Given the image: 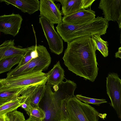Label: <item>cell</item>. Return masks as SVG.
Here are the masks:
<instances>
[{"instance_id":"obj_9","label":"cell","mask_w":121,"mask_h":121,"mask_svg":"<svg viewBox=\"0 0 121 121\" xmlns=\"http://www.w3.org/2000/svg\"><path fill=\"white\" fill-rule=\"evenodd\" d=\"M98 8L103 11L106 21L116 22L121 28V0H101Z\"/></svg>"},{"instance_id":"obj_25","label":"cell","mask_w":121,"mask_h":121,"mask_svg":"<svg viewBox=\"0 0 121 121\" xmlns=\"http://www.w3.org/2000/svg\"><path fill=\"white\" fill-rule=\"evenodd\" d=\"M10 43L9 40H6L0 45V60L6 57V51Z\"/></svg>"},{"instance_id":"obj_8","label":"cell","mask_w":121,"mask_h":121,"mask_svg":"<svg viewBox=\"0 0 121 121\" xmlns=\"http://www.w3.org/2000/svg\"><path fill=\"white\" fill-rule=\"evenodd\" d=\"M39 23L42 28L51 51L56 54H60L63 50V41L55 30L54 24L43 17H39Z\"/></svg>"},{"instance_id":"obj_27","label":"cell","mask_w":121,"mask_h":121,"mask_svg":"<svg viewBox=\"0 0 121 121\" xmlns=\"http://www.w3.org/2000/svg\"><path fill=\"white\" fill-rule=\"evenodd\" d=\"M115 56L116 58H121V48L120 47L119 48L118 52L115 53Z\"/></svg>"},{"instance_id":"obj_28","label":"cell","mask_w":121,"mask_h":121,"mask_svg":"<svg viewBox=\"0 0 121 121\" xmlns=\"http://www.w3.org/2000/svg\"><path fill=\"white\" fill-rule=\"evenodd\" d=\"M0 121H7L6 115H0Z\"/></svg>"},{"instance_id":"obj_12","label":"cell","mask_w":121,"mask_h":121,"mask_svg":"<svg viewBox=\"0 0 121 121\" xmlns=\"http://www.w3.org/2000/svg\"><path fill=\"white\" fill-rule=\"evenodd\" d=\"M95 0H57L62 6V15H68L80 10L91 8Z\"/></svg>"},{"instance_id":"obj_5","label":"cell","mask_w":121,"mask_h":121,"mask_svg":"<svg viewBox=\"0 0 121 121\" xmlns=\"http://www.w3.org/2000/svg\"><path fill=\"white\" fill-rule=\"evenodd\" d=\"M63 99L52 91L51 85L46 83L44 95L39 105L44 112L43 121H63L61 106Z\"/></svg>"},{"instance_id":"obj_15","label":"cell","mask_w":121,"mask_h":121,"mask_svg":"<svg viewBox=\"0 0 121 121\" xmlns=\"http://www.w3.org/2000/svg\"><path fill=\"white\" fill-rule=\"evenodd\" d=\"M47 74V83L51 85H58L63 81L64 78V71L60 65L59 61Z\"/></svg>"},{"instance_id":"obj_16","label":"cell","mask_w":121,"mask_h":121,"mask_svg":"<svg viewBox=\"0 0 121 121\" xmlns=\"http://www.w3.org/2000/svg\"><path fill=\"white\" fill-rule=\"evenodd\" d=\"M22 56H11L5 57L0 60V74L10 71L13 67L18 64Z\"/></svg>"},{"instance_id":"obj_29","label":"cell","mask_w":121,"mask_h":121,"mask_svg":"<svg viewBox=\"0 0 121 121\" xmlns=\"http://www.w3.org/2000/svg\"><path fill=\"white\" fill-rule=\"evenodd\" d=\"M8 100L0 98V106L6 102Z\"/></svg>"},{"instance_id":"obj_31","label":"cell","mask_w":121,"mask_h":121,"mask_svg":"<svg viewBox=\"0 0 121 121\" xmlns=\"http://www.w3.org/2000/svg\"><path fill=\"white\" fill-rule=\"evenodd\" d=\"M4 87V85L0 80V89Z\"/></svg>"},{"instance_id":"obj_2","label":"cell","mask_w":121,"mask_h":121,"mask_svg":"<svg viewBox=\"0 0 121 121\" xmlns=\"http://www.w3.org/2000/svg\"><path fill=\"white\" fill-rule=\"evenodd\" d=\"M108 26V22L99 16L90 21L77 25L68 24L61 21L56 28L62 39L68 43L82 36L91 37L97 34L104 35Z\"/></svg>"},{"instance_id":"obj_11","label":"cell","mask_w":121,"mask_h":121,"mask_svg":"<svg viewBox=\"0 0 121 121\" xmlns=\"http://www.w3.org/2000/svg\"><path fill=\"white\" fill-rule=\"evenodd\" d=\"M23 20L18 14L0 16V32L15 36L19 32Z\"/></svg>"},{"instance_id":"obj_14","label":"cell","mask_w":121,"mask_h":121,"mask_svg":"<svg viewBox=\"0 0 121 121\" xmlns=\"http://www.w3.org/2000/svg\"><path fill=\"white\" fill-rule=\"evenodd\" d=\"M7 5L15 6L24 13L31 14L39 10L40 1L38 0H2Z\"/></svg>"},{"instance_id":"obj_21","label":"cell","mask_w":121,"mask_h":121,"mask_svg":"<svg viewBox=\"0 0 121 121\" xmlns=\"http://www.w3.org/2000/svg\"><path fill=\"white\" fill-rule=\"evenodd\" d=\"M27 114L29 117L37 121H43L45 118L44 112L39 106L31 107Z\"/></svg>"},{"instance_id":"obj_24","label":"cell","mask_w":121,"mask_h":121,"mask_svg":"<svg viewBox=\"0 0 121 121\" xmlns=\"http://www.w3.org/2000/svg\"><path fill=\"white\" fill-rule=\"evenodd\" d=\"M28 48V50L22 56L18 65L15 68H18L25 65L33 59L31 54L32 46Z\"/></svg>"},{"instance_id":"obj_26","label":"cell","mask_w":121,"mask_h":121,"mask_svg":"<svg viewBox=\"0 0 121 121\" xmlns=\"http://www.w3.org/2000/svg\"><path fill=\"white\" fill-rule=\"evenodd\" d=\"M21 107L26 111L27 114L29 112L31 107L30 105L28 103L24 102L22 103Z\"/></svg>"},{"instance_id":"obj_30","label":"cell","mask_w":121,"mask_h":121,"mask_svg":"<svg viewBox=\"0 0 121 121\" xmlns=\"http://www.w3.org/2000/svg\"><path fill=\"white\" fill-rule=\"evenodd\" d=\"M25 121H37L32 119L30 117H29L27 119L25 120Z\"/></svg>"},{"instance_id":"obj_22","label":"cell","mask_w":121,"mask_h":121,"mask_svg":"<svg viewBox=\"0 0 121 121\" xmlns=\"http://www.w3.org/2000/svg\"><path fill=\"white\" fill-rule=\"evenodd\" d=\"M76 98L81 101L88 104H91L96 105L99 106L101 104L107 102L105 99H97L90 98L82 95H77L75 96Z\"/></svg>"},{"instance_id":"obj_17","label":"cell","mask_w":121,"mask_h":121,"mask_svg":"<svg viewBox=\"0 0 121 121\" xmlns=\"http://www.w3.org/2000/svg\"><path fill=\"white\" fill-rule=\"evenodd\" d=\"M45 85L44 84L38 86L30 96L24 101L29 102L31 107L39 106V103L44 93Z\"/></svg>"},{"instance_id":"obj_7","label":"cell","mask_w":121,"mask_h":121,"mask_svg":"<svg viewBox=\"0 0 121 121\" xmlns=\"http://www.w3.org/2000/svg\"><path fill=\"white\" fill-rule=\"evenodd\" d=\"M107 94L111 101L110 104L121 119V80L117 73H109L106 78Z\"/></svg>"},{"instance_id":"obj_23","label":"cell","mask_w":121,"mask_h":121,"mask_svg":"<svg viewBox=\"0 0 121 121\" xmlns=\"http://www.w3.org/2000/svg\"><path fill=\"white\" fill-rule=\"evenodd\" d=\"M7 121H25L23 113L15 110L6 115Z\"/></svg>"},{"instance_id":"obj_1","label":"cell","mask_w":121,"mask_h":121,"mask_svg":"<svg viewBox=\"0 0 121 121\" xmlns=\"http://www.w3.org/2000/svg\"><path fill=\"white\" fill-rule=\"evenodd\" d=\"M67 43L63 57L65 65L77 75L94 82L99 68L96 50L91 37L82 36Z\"/></svg>"},{"instance_id":"obj_10","label":"cell","mask_w":121,"mask_h":121,"mask_svg":"<svg viewBox=\"0 0 121 121\" xmlns=\"http://www.w3.org/2000/svg\"><path fill=\"white\" fill-rule=\"evenodd\" d=\"M39 17H43L54 24L62 21V15L60 10V4H56L54 0H40Z\"/></svg>"},{"instance_id":"obj_6","label":"cell","mask_w":121,"mask_h":121,"mask_svg":"<svg viewBox=\"0 0 121 121\" xmlns=\"http://www.w3.org/2000/svg\"><path fill=\"white\" fill-rule=\"evenodd\" d=\"M48 79L47 73L42 71L10 78L0 79L5 87L26 88L35 85L46 84Z\"/></svg>"},{"instance_id":"obj_20","label":"cell","mask_w":121,"mask_h":121,"mask_svg":"<svg viewBox=\"0 0 121 121\" xmlns=\"http://www.w3.org/2000/svg\"><path fill=\"white\" fill-rule=\"evenodd\" d=\"M25 88L22 87L8 88L3 87L0 89V98L10 100L17 98L20 92Z\"/></svg>"},{"instance_id":"obj_3","label":"cell","mask_w":121,"mask_h":121,"mask_svg":"<svg viewBox=\"0 0 121 121\" xmlns=\"http://www.w3.org/2000/svg\"><path fill=\"white\" fill-rule=\"evenodd\" d=\"M61 106L64 121H99V112L74 95L62 100Z\"/></svg>"},{"instance_id":"obj_4","label":"cell","mask_w":121,"mask_h":121,"mask_svg":"<svg viewBox=\"0 0 121 121\" xmlns=\"http://www.w3.org/2000/svg\"><path fill=\"white\" fill-rule=\"evenodd\" d=\"M38 56L25 65L10 70L7 74V78L42 72L47 69L50 64L51 58L46 48L36 45Z\"/></svg>"},{"instance_id":"obj_13","label":"cell","mask_w":121,"mask_h":121,"mask_svg":"<svg viewBox=\"0 0 121 121\" xmlns=\"http://www.w3.org/2000/svg\"><path fill=\"white\" fill-rule=\"evenodd\" d=\"M95 12L90 8L64 16L62 21L68 24L77 25L91 21L95 18Z\"/></svg>"},{"instance_id":"obj_19","label":"cell","mask_w":121,"mask_h":121,"mask_svg":"<svg viewBox=\"0 0 121 121\" xmlns=\"http://www.w3.org/2000/svg\"><path fill=\"white\" fill-rule=\"evenodd\" d=\"M22 104L17 98L6 102L0 106V115H6L21 107Z\"/></svg>"},{"instance_id":"obj_18","label":"cell","mask_w":121,"mask_h":121,"mask_svg":"<svg viewBox=\"0 0 121 121\" xmlns=\"http://www.w3.org/2000/svg\"><path fill=\"white\" fill-rule=\"evenodd\" d=\"M99 34H94L91 37L94 44L96 50H99L104 57L108 56V43L107 41L103 40Z\"/></svg>"}]
</instances>
